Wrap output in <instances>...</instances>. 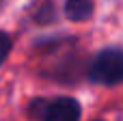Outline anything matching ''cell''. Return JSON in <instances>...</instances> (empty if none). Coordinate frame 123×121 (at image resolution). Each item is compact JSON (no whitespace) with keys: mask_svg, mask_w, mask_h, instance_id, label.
<instances>
[{"mask_svg":"<svg viewBox=\"0 0 123 121\" xmlns=\"http://www.w3.org/2000/svg\"><path fill=\"white\" fill-rule=\"evenodd\" d=\"M89 78L93 82L106 84V87H115L119 84L123 78V54L119 48H106L102 50L91 67H89Z\"/></svg>","mask_w":123,"mask_h":121,"instance_id":"cell-1","label":"cell"},{"mask_svg":"<svg viewBox=\"0 0 123 121\" xmlns=\"http://www.w3.org/2000/svg\"><path fill=\"white\" fill-rule=\"evenodd\" d=\"M41 121H80V104L74 97H56L52 102H37Z\"/></svg>","mask_w":123,"mask_h":121,"instance_id":"cell-2","label":"cell"},{"mask_svg":"<svg viewBox=\"0 0 123 121\" xmlns=\"http://www.w3.org/2000/svg\"><path fill=\"white\" fill-rule=\"evenodd\" d=\"M93 0H65V15L71 22H86L93 15Z\"/></svg>","mask_w":123,"mask_h":121,"instance_id":"cell-3","label":"cell"},{"mask_svg":"<svg viewBox=\"0 0 123 121\" xmlns=\"http://www.w3.org/2000/svg\"><path fill=\"white\" fill-rule=\"evenodd\" d=\"M9 52H11V37H9L4 30H0V65H2V61L9 56Z\"/></svg>","mask_w":123,"mask_h":121,"instance_id":"cell-4","label":"cell"},{"mask_svg":"<svg viewBox=\"0 0 123 121\" xmlns=\"http://www.w3.org/2000/svg\"><path fill=\"white\" fill-rule=\"evenodd\" d=\"M95 121H102V119H95Z\"/></svg>","mask_w":123,"mask_h":121,"instance_id":"cell-5","label":"cell"}]
</instances>
